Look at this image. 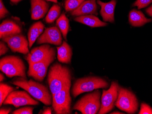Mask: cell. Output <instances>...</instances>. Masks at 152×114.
Here are the masks:
<instances>
[{
	"instance_id": "83f0119b",
	"label": "cell",
	"mask_w": 152,
	"mask_h": 114,
	"mask_svg": "<svg viewBox=\"0 0 152 114\" xmlns=\"http://www.w3.org/2000/svg\"><path fill=\"white\" fill-rule=\"evenodd\" d=\"M140 114H152V108L148 105L142 103L141 105Z\"/></svg>"
},
{
	"instance_id": "7a4b0ae2",
	"label": "cell",
	"mask_w": 152,
	"mask_h": 114,
	"mask_svg": "<svg viewBox=\"0 0 152 114\" xmlns=\"http://www.w3.org/2000/svg\"><path fill=\"white\" fill-rule=\"evenodd\" d=\"M12 83L21 87L34 98L42 102L45 105H50L52 104L53 98L46 86L32 80H27L24 78L14 80Z\"/></svg>"
},
{
	"instance_id": "ac0fdd59",
	"label": "cell",
	"mask_w": 152,
	"mask_h": 114,
	"mask_svg": "<svg viewBox=\"0 0 152 114\" xmlns=\"http://www.w3.org/2000/svg\"><path fill=\"white\" fill-rule=\"evenodd\" d=\"M129 22L132 26L139 27L152 22V19L146 17L141 11L133 9L129 14Z\"/></svg>"
},
{
	"instance_id": "8d00e7d4",
	"label": "cell",
	"mask_w": 152,
	"mask_h": 114,
	"mask_svg": "<svg viewBox=\"0 0 152 114\" xmlns=\"http://www.w3.org/2000/svg\"><path fill=\"white\" fill-rule=\"evenodd\" d=\"M111 114H123L122 113L119 112H114L112 113Z\"/></svg>"
},
{
	"instance_id": "4316f807",
	"label": "cell",
	"mask_w": 152,
	"mask_h": 114,
	"mask_svg": "<svg viewBox=\"0 0 152 114\" xmlns=\"http://www.w3.org/2000/svg\"><path fill=\"white\" fill-rule=\"evenodd\" d=\"M34 108L31 107H23L13 112V114H32Z\"/></svg>"
},
{
	"instance_id": "52a82bcc",
	"label": "cell",
	"mask_w": 152,
	"mask_h": 114,
	"mask_svg": "<svg viewBox=\"0 0 152 114\" xmlns=\"http://www.w3.org/2000/svg\"><path fill=\"white\" fill-rule=\"evenodd\" d=\"M70 88H65L55 94L53 97V109L57 114H69L71 113Z\"/></svg>"
},
{
	"instance_id": "6da1fadb",
	"label": "cell",
	"mask_w": 152,
	"mask_h": 114,
	"mask_svg": "<svg viewBox=\"0 0 152 114\" xmlns=\"http://www.w3.org/2000/svg\"><path fill=\"white\" fill-rule=\"evenodd\" d=\"M71 73L67 66L58 63L53 65L48 75V83L52 96L65 88H70Z\"/></svg>"
},
{
	"instance_id": "f1b7e54d",
	"label": "cell",
	"mask_w": 152,
	"mask_h": 114,
	"mask_svg": "<svg viewBox=\"0 0 152 114\" xmlns=\"http://www.w3.org/2000/svg\"><path fill=\"white\" fill-rule=\"evenodd\" d=\"M9 13L8 10L6 9L2 0L0 1V18H4Z\"/></svg>"
},
{
	"instance_id": "d6a6232c",
	"label": "cell",
	"mask_w": 152,
	"mask_h": 114,
	"mask_svg": "<svg viewBox=\"0 0 152 114\" xmlns=\"http://www.w3.org/2000/svg\"><path fill=\"white\" fill-rule=\"evenodd\" d=\"M146 12L148 15L152 17V5L146 10Z\"/></svg>"
},
{
	"instance_id": "5bb4252c",
	"label": "cell",
	"mask_w": 152,
	"mask_h": 114,
	"mask_svg": "<svg viewBox=\"0 0 152 114\" xmlns=\"http://www.w3.org/2000/svg\"><path fill=\"white\" fill-rule=\"evenodd\" d=\"M31 17L38 20L45 16L48 10L49 5L44 0H31Z\"/></svg>"
},
{
	"instance_id": "4dcf8cb0",
	"label": "cell",
	"mask_w": 152,
	"mask_h": 114,
	"mask_svg": "<svg viewBox=\"0 0 152 114\" xmlns=\"http://www.w3.org/2000/svg\"><path fill=\"white\" fill-rule=\"evenodd\" d=\"M10 108H2L0 110V114H8L11 111Z\"/></svg>"
},
{
	"instance_id": "d6986e66",
	"label": "cell",
	"mask_w": 152,
	"mask_h": 114,
	"mask_svg": "<svg viewBox=\"0 0 152 114\" xmlns=\"http://www.w3.org/2000/svg\"><path fill=\"white\" fill-rule=\"evenodd\" d=\"M58 59L60 62L69 64L71 62L72 52L71 47L66 41L57 47Z\"/></svg>"
},
{
	"instance_id": "7402d4cb",
	"label": "cell",
	"mask_w": 152,
	"mask_h": 114,
	"mask_svg": "<svg viewBox=\"0 0 152 114\" xmlns=\"http://www.w3.org/2000/svg\"><path fill=\"white\" fill-rule=\"evenodd\" d=\"M56 25L62 33L65 40H66V36L69 28V20L65 14L63 13L57 19Z\"/></svg>"
},
{
	"instance_id": "8992f818",
	"label": "cell",
	"mask_w": 152,
	"mask_h": 114,
	"mask_svg": "<svg viewBox=\"0 0 152 114\" xmlns=\"http://www.w3.org/2000/svg\"><path fill=\"white\" fill-rule=\"evenodd\" d=\"M115 105L119 109L129 114H134L139 106L135 95L132 91L122 87L119 88L118 97Z\"/></svg>"
},
{
	"instance_id": "44dd1931",
	"label": "cell",
	"mask_w": 152,
	"mask_h": 114,
	"mask_svg": "<svg viewBox=\"0 0 152 114\" xmlns=\"http://www.w3.org/2000/svg\"><path fill=\"white\" fill-rule=\"evenodd\" d=\"M44 28V25L41 22L36 23L32 25L28 32L29 48H31L39 36L42 33Z\"/></svg>"
},
{
	"instance_id": "4fadbf2b",
	"label": "cell",
	"mask_w": 152,
	"mask_h": 114,
	"mask_svg": "<svg viewBox=\"0 0 152 114\" xmlns=\"http://www.w3.org/2000/svg\"><path fill=\"white\" fill-rule=\"evenodd\" d=\"M37 43L38 44L48 43L61 46L62 44V37L60 30L57 26L47 28L38 38Z\"/></svg>"
},
{
	"instance_id": "9a60e30c",
	"label": "cell",
	"mask_w": 152,
	"mask_h": 114,
	"mask_svg": "<svg viewBox=\"0 0 152 114\" xmlns=\"http://www.w3.org/2000/svg\"><path fill=\"white\" fill-rule=\"evenodd\" d=\"M97 8L96 0H87L83 2L77 9L72 11L71 14L72 16L77 17L96 14Z\"/></svg>"
},
{
	"instance_id": "603a6c76",
	"label": "cell",
	"mask_w": 152,
	"mask_h": 114,
	"mask_svg": "<svg viewBox=\"0 0 152 114\" xmlns=\"http://www.w3.org/2000/svg\"><path fill=\"white\" fill-rule=\"evenodd\" d=\"M60 13L61 8L57 4L53 5L46 16V22L48 23H52L58 17Z\"/></svg>"
},
{
	"instance_id": "d4e9b609",
	"label": "cell",
	"mask_w": 152,
	"mask_h": 114,
	"mask_svg": "<svg viewBox=\"0 0 152 114\" xmlns=\"http://www.w3.org/2000/svg\"><path fill=\"white\" fill-rule=\"evenodd\" d=\"M85 0H66L65 9L66 12L74 11L79 7Z\"/></svg>"
},
{
	"instance_id": "2e32d148",
	"label": "cell",
	"mask_w": 152,
	"mask_h": 114,
	"mask_svg": "<svg viewBox=\"0 0 152 114\" xmlns=\"http://www.w3.org/2000/svg\"><path fill=\"white\" fill-rule=\"evenodd\" d=\"M22 29L20 26L15 22L7 20L3 21L0 25V38L20 34Z\"/></svg>"
},
{
	"instance_id": "30bf717a",
	"label": "cell",
	"mask_w": 152,
	"mask_h": 114,
	"mask_svg": "<svg viewBox=\"0 0 152 114\" xmlns=\"http://www.w3.org/2000/svg\"><path fill=\"white\" fill-rule=\"evenodd\" d=\"M55 56H52L38 62L29 64L28 76L37 81H42L46 77L48 66L54 61Z\"/></svg>"
},
{
	"instance_id": "8fae6325",
	"label": "cell",
	"mask_w": 152,
	"mask_h": 114,
	"mask_svg": "<svg viewBox=\"0 0 152 114\" xmlns=\"http://www.w3.org/2000/svg\"><path fill=\"white\" fill-rule=\"evenodd\" d=\"M56 56V51L49 45H43L33 48L26 57L28 64L38 62L52 57Z\"/></svg>"
},
{
	"instance_id": "277c9868",
	"label": "cell",
	"mask_w": 152,
	"mask_h": 114,
	"mask_svg": "<svg viewBox=\"0 0 152 114\" xmlns=\"http://www.w3.org/2000/svg\"><path fill=\"white\" fill-rule=\"evenodd\" d=\"M108 84L105 80L98 77L80 78L75 81L72 87V96L76 97L83 93L91 91L99 88H107Z\"/></svg>"
},
{
	"instance_id": "9c48e42d",
	"label": "cell",
	"mask_w": 152,
	"mask_h": 114,
	"mask_svg": "<svg viewBox=\"0 0 152 114\" xmlns=\"http://www.w3.org/2000/svg\"><path fill=\"white\" fill-rule=\"evenodd\" d=\"M4 105H12L15 107L27 105H38L39 103L32 99L25 91H13L7 97L3 103Z\"/></svg>"
},
{
	"instance_id": "5b68a950",
	"label": "cell",
	"mask_w": 152,
	"mask_h": 114,
	"mask_svg": "<svg viewBox=\"0 0 152 114\" xmlns=\"http://www.w3.org/2000/svg\"><path fill=\"white\" fill-rule=\"evenodd\" d=\"M101 92L99 90L88 94L77 101L73 107L74 110L83 114H96L100 109Z\"/></svg>"
},
{
	"instance_id": "e0dca14e",
	"label": "cell",
	"mask_w": 152,
	"mask_h": 114,
	"mask_svg": "<svg viewBox=\"0 0 152 114\" xmlns=\"http://www.w3.org/2000/svg\"><path fill=\"white\" fill-rule=\"evenodd\" d=\"M98 4L101 6L100 14L103 21L113 23L114 21V9L116 5V0H112L109 2H102L97 1Z\"/></svg>"
},
{
	"instance_id": "836d02e7",
	"label": "cell",
	"mask_w": 152,
	"mask_h": 114,
	"mask_svg": "<svg viewBox=\"0 0 152 114\" xmlns=\"http://www.w3.org/2000/svg\"><path fill=\"white\" fill-rule=\"evenodd\" d=\"M4 79H5V77H4V76L2 74V73H1L0 74V81H1V82L3 81Z\"/></svg>"
},
{
	"instance_id": "484cf974",
	"label": "cell",
	"mask_w": 152,
	"mask_h": 114,
	"mask_svg": "<svg viewBox=\"0 0 152 114\" xmlns=\"http://www.w3.org/2000/svg\"><path fill=\"white\" fill-rule=\"evenodd\" d=\"M152 0H137L134 3V7H137L139 9H142L147 7L152 3Z\"/></svg>"
},
{
	"instance_id": "ba28073f",
	"label": "cell",
	"mask_w": 152,
	"mask_h": 114,
	"mask_svg": "<svg viewBox=\"0 0 152 114\" xmlns=\"http://www.w3.org/2000/svg\"><path fill=\"white\" fill-rule=\"evenodd\" d=\"M119 88L118 83L113 81L108 90H103L100 109L98 114H106L113 109L118 97Z\"/></svg>"
},
{
	"instance_id": "e575fe53",
	"label": "cell",
	"mask_w": 152,
	"mask_h": 114,
	"mask_svg": "<svg viewBox=\"0 0 152 114\" xmlns=\"http://www.w3.org/2000/svg\"><path fill=\"white\" fill-rule=\"evenodd\" d=\"M20 1H22V0H11V1L13 2V3H18Z\"/></svg>"
},
{
	"instance_id": "ffe728a7",
	"label": "cell",
	"mask_w": 152,
	"mask_h": 114,
	"mask_svg": "<svg viewBox=\"0 0 152 114\" xmlns=\"http://www.w3.org/2000/svg\"><path fill=\"white\" fill-rule=\"evenodd\" d=\"M74 20L92 28L103 27L106 26L107 25L106 23L102 22L99 18L92 15L79 16L75 18Z\"/></svg>"
},
{
	"instance_id": "3957f363",
	"label": "cell",
	"mask_w": 152,
	"mask_h": 114,
	"mask_svg": "<svg viewBox=\"0 0 152 114\" xmlns=\"http://www.w3.org/2000/svg\"><path fill=\"white\" fill-rule=\"evenodd\" d=\"M0 69L9 78L19 76L26 79V68L19 57L8 56L1 59Z\"/></svg>"
},
{
	"instance_id": "cb8c5ba5",
	"label": "cell",
	"mask_w": 152,
	"mask_h": 114,
	"mask_svg": "<svg viewBox=\"0 0 152 114\" xmlns=\"http://www.w3.org/2000/svg\"><path fill=\"white\" fill-rule=\"evenodd\" d=\"M13 87L4 83L0 84V105L1 106L8 95L13 91Z\"/></svg>"
},
{
	"instance_id": "1f68e13d",
	"label": "cell",
	"mask_w": 152,
	"mask_h": 114,
	"mask_svg": "<svg viewBox=\"0 0 152 114\" xmlns=\"http://www.w3.org/2000/svg\"><path fill=\"white\" fill-rule=\"evenodd\" d=\"M52 113V110L50 107H48L42 112V114H51Z\"/></svg>"
},
{
	"instance_id": "d590c367",
	"label": "cell",
	"mask_w": 152,
	"mask_h": 114,
	"mask_svg": "<svg viewBox=\"0 0 152 114\" xmlns=\"http://www.w3.org/2000/svg\"><path fill=\"white\" fill-rule=\"evenodd\" d=\"M47 1H52V2H54V3H57L58 0H45Z\"/></svg>"
},
{
	"instance_id": "f546056e",
	"label": "cell",
	"mask_w": 152,
	"mask_h": 114,
	"mask_svg": "<svg viewBox=\"0 0 152 114\" xmlns=\"http://www.w3.org/2000/svg\"><path fill=\"white\" fill-rule=\"evenodd\" d=\"M8 48L6 46L4 41H1L0 42V55L1 56L4 55L8 52Z\"/></svg>"
},
{
	"instance_id": "7c38bea8",
	"label": "cell",
	"mask_w": 152,
	"mask_h": 114,
	"mask_svg": "<svg viewBox=\"0 0 152 114\" xmlns=\"http://www.w3.org/2000/svg\"><path fill=\"white\" fill-rule=\"evenodd\" d=\"M2 41L7 44L9 48L14 52L23 54L28 53L29 42L23 35L18 34L2 38Z\"/></svg>"
}]
</instances>
